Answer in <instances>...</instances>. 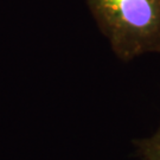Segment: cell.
Here are the masks:
<instances>
[{
  "label": "cell",
  "instance_id": "obj_1",
  "mask_svg": "<svg viewBox=\"0 0 160 160\" xmlns=\"http://www.w3.org/2000/svg\"><path fill=\"white\" fill-rule=\"evenodd\" d=\"M87 4L121 61L160 53V0H87Z\"/></svg>",
  "mask_w": 160,
  "mask_h": 160
},
{
  "label": "cell",
  "instance_id": "obj_2",
  "mask_svg": "<svg viewBox=\"0 0 160 160\" xmlns=\"http://www.w3.org/2000/svg\"><path fill=\"white\" fill-rule=\"evenodd\" d=\"M134 145L142 160H160V125L152 137L135 140Z\"/></svg>",
  "mask_w": 160,
  "mask_h": 160
}]
</instances>
